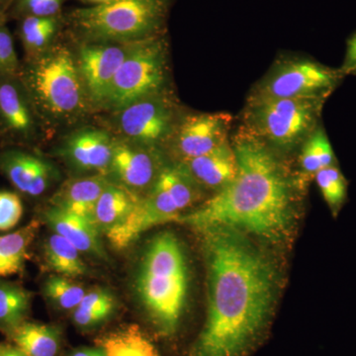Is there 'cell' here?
<instances>
[{"label":"cell","mask_w":356,"mask_h":356,"mask_svg":"<svg viewBox=\"0 0 356 356\" xmlns=\"http://www.w3.org/2000/svg\"><path fill=\"white\" fill-rule=\"evenodd\" d=\"M0 356H27L11 341H0Z\"/></svg>","instance_id":"836d02e7"},{"label":"cell","mask_w":356,"mask_h":356,"mask_svg":"<svg viewBox=\"0 0 356 356\" xmlns=\"http://www.w3.org/2000/svg\"><path fill=\"white\" fill-rule=\"evenodd\" d=\"M40 221L46 222L54 233L69 241L81 254L107 259L100 240L102 233L88 220L50 205L42 212Z\"/></svg>","instance_id":"2e32d148"},{"label":"cell","mask_w":356,"mask_h":356,"mask_svg":"<svg viewBox=\"0 0 356 356\" xmlns=\"http://www.w3.org/2000/svg\"><path fill=\"white\" fill-rule=\"evenodd\" d=\"M96 344L106 356H161L137 325H122L98 337Z\"/></svg>","instance_id":"cb8c5ba5"},{"label":"cell","mask_w":356,"mask_h":356,"mask_svg":"<svg viewBox=\"0 0 356 356\" xmlns=\"http://www.w3.org/2000/svg\"><path fill=\"white\" fill-rule=\"evenodd\" d=\"M142 198L139 194L110 180L96 204L93 215L96 228L105 236L120 228L133 214Z\"/></svg>","instance_id":"d6986e66"},{"label":"cell","mask_w":356,"mask_h":356,"mask_svg":"<svg viewBox=\"0 0 356 356\" xmlns=\"http://www.w3.org/2000/svg\"><path fill=\"white\" fill-rule=\"evenodd\" d=\"M180 163L201 188L215 193L231 184L238 173V159L231 140L210 153Z\"/></svg>","instance_id":"e0dca14e"},{"label":"cell","mask_w":356,"mask_h":356,"mask_svg":"<svg viewBox=\"0 0 356 356\" xmlns=\"http://www.w3.org/2000/svg\"><path fill=\"white\" fill-rule=\"evenodd\" d=\"M229 140L238 159L235 179L177 222L201 232L227 227L280 238L291 222L301 182L288 172L283 156L242 126Z\"/></svg>","instance_id":"7a4b0ae2"},{"label":"cell","mask_w":356,"mask_h":356,"mask_svg":"<svg viewBox=\"0 0 356 356\" xmlns=\"http://www.w3.org/2000/svg\"><path fill=\"white\" fill-rule=\"evenodd\" d=\"M7 339L27 356H58L62 331L57 325L27 320Z\"/></svg>","instance_id":"7402d4cb"},{"label":"cell","mask_w":356,"mask_h":356,"mask_svg":"<svg viewBox=\"0 0 356 356\" xmlns=\"http://www.w3.org/2000/svg\"><path fill=\"white\" fill-rule=\"evenodd\" d=\"M15 0H0V14H7Z\"/></svg>","instance_id":"d590c367"},{"label":"cell","mask_w":356,"mask_h":356,"mask_svg":"<svg viewBox=\"0 0 356 356\" xmlns=\"http://www.w3.org/2000/svg\"><path fill=\"white\" fill-rule=\"evenodd\" d=\"M42 292L47 301L58 310L72 312L88 291L74 278L54 274L44 281Z\"/></svg>","instance_id":"83f0119b"},{"label":"cell","mask_w":356,"mask_h":356,"mask_svg":"<svg viewBox=\"0 0 356 356\" xmlns=\"http://www.w3.org/2000/svg\"><path fill=\"white\" fill-rule=\"evenodd\" d=\"M116 299L104 288L86 292L79 305L72 311V322L81 330H92L106 322L116 311Z\"/></svg>","instance_id":"484cf974"},{"label":"cell","mask_w":356,"mask_h":356,"mask_svg":"<svg viewBox=\"0 0 356 356\" xmlns=\"http://www.w3.org/2000/svg\"><path fill=\"white\" fill-rule=\"evenodd\" d=\"M48 132L18 72L0 74V139L6 146L31 147Z\"/></svg>","instance_id":"30bf717a"},{"label":"cell","mask_w":356,"mask_h":356,"mask_svg":"<svg viewBox=\"0 0 356 356\" xmlns=\"http://www.w3.org/2000/svg\"><path fill=\"white\" fill-rule=\"evenodd\" d=\"M299 165L303 184L315 177L316 173L322 168L336 165V156L322 125L318 126L300 147Z\"/></svg>","instance_id":"4316f807"},{"label":"cell","mask_w":356,"mask_h":356,"mask_svg":"<svg viewBox=\"0 0 356 356\" xmlns=\"http://www.w3.org/2000/svg\"><path fill=\"white\" fill-rule=\"evenodd\" d=\"M318 187L332 213L337 214L346 200L348 181L337 165L322 168L315 175Z\"/></svg>","instance_id":"f1b7e54d"},{"label":"cell","mask_w":356,"mask_h":356,"mask_svg":"<svg viewBox=\"0 0 356 356\" xmlns=\"http://www.w3.org/2000/svg\"><path fill=\"white\" fill-rule=\"evenodd\" d=\"M0 173L18 194L31 199L44 195L58 178V170L51 161L30 147L18 146L0 149Z\"/></svg>","instance_id":"9a60e30c"},{"label":"cell","mask_w":356,"mask_h":356,"mask_svg":"<svg viewBox=\"0 0 356 356\" xmlns=\"http://www.w3.org/2000/svg\"><path fill=\"white\" fill-rule=\"evenodd\" d=\"M113 0H83V2H88V3L92 4V6H102V4L110 3Z\"/></svg>","instance_id":"8d00e7d4"},{"label":"cell","mask_w":356,"mask_h":356,"mask_svg":"<svg viewBox=\"0 0 356 356\" xmlns=\"http://www.w3.org/2000/svg\"><path fill=\"white\" fill-rule=\"evenodd\" d=\"M172 0H113L64 13L70 40L88 43H137L166 34Z\"/></svg>","instance_id":"5b68a950"},{"label":"cell","mask_w":356,"mask_h":356,"mask_svg":"<svg viewBox=\"0 0 356 356\" xmlns=\"http://www.w3.org/2000/svg\"><path fill=\"white\" fill-rule=\"evenodd\" d=\"M69 0H15L7 17L19 20L24 17H55L63 14V6ZM83 1V0H81Z\"/></svg>","instance_id":"f546056e"},{"label":"cell","mask_w":356,"mask_h":356,"mask_svg":"<svg viewBox=\"0 0 356 356\" xmlns=\"http://www.w3.org/2000/svg\"><path fill=\"white\" fill-rule=\"evenodd\" d=\"M33 293L19 283L0 278V332L7 339L29 320Z\"/></svg>","instance_id":"603a6c76"},{"label":"cell","mask_w":356,"mask_h":356,"mask_svg":"<svg viewBox=\"0 0 356 356\" xmlns=\"http://www.w3.org/2000/svg\"><path fill=\"white\" fill-rule=\"evenodd\" d=\"M116 137L108 129L83 127L70 133L57 147V156L70 170L83 175L108 177Z\"/></svg>","instance_id":"5bb4252c"},{"label":"cell","mask_w":356,"mask_h":356,"mask_svg":"<svg viewBox=\"0 0 356 356\" xmlns=\"http://www.w3.org/2000/svg\"><path fill=\"white\" fill-rule=\"evenodd\" d=\"M6 21L7 14H0V74H17L21 63Z\"/></svg>","instance_id":"1f68e13d"},{"label":"cell","mask_w":356,"mask_h":356,"mask_svg":"<svg viewBox=\"0 0 356 356\" xmlns=\"http://www.w3.org/2000/svg\"><path fill=\"white\" fill-rule=\"evenodd\" d=\"M168 53L166 34L138 43L115 76L102 110L110 113L172 88Z\"/></svg>","instance_id":"52a82bcc"},{"label":"cell","mask_w":356,"mask_h":356,"mask_svg":"<svg viewBox=\"0 0 356 356\" xmlns=\"http://www.w3.org/2000/svg\"><path fill=\"white\" fill-rule=\"evenodd\" d=\"M62 37L41 55L25 58L18 70L48 131L76 124L95 110L79 74L74 48Z\"/></svg>","instance_id":"3957f363"},{"label":"cell","mask_w":356,"mask_h":356,"mask_svg":"<svg viewBox=\"0 0 356 356\" xmlns=\"http://www.w3.org/2000/svg\"><path fill=\"white\" fill-rule=\"evenodd\" d=\"M202 234L207 318L191 356H245L268 321L275 271L241 231L215 227Z\"/></svg>","instance_id":"6da1fadb"},{"label":"cell","mask_w":356,"mask_h":356,"mask_svg":"<svg viewBox=\"0 0 356 356\" xmlns=\"http://www.w3.org/2000/svg\"><path fill=\"white\" fill-rule=\"evenodd\" d=\"M109 184V177L104 175L70 178L60 185L51 196L50 205L83 217L95 224L93 215L96 204Z\"/></svg>","instance_id":"ac0fdd59"},{"label":"cell","mask_w":356,"mask_h":356,"mask_svg":"<svg viewBox=\"0 0 356 356\" xmlns=\"http://www.w3.org/2000/svg\"><path fill=\"white\" fill-rule=\"evenodd\" d=\"M189 288L186 255L177 236L163 232L145 248L135 278V291L159 334L172 336L181 321Z\"/></svg>","instance_id":"277c9868"},{"label":"cell","mask_w":356,"mask_h":356,"mask_svg":"<svg viewBox=\"0 0 356 356\" xmlns=\"http://www.w3.org/2000/svg\"><path fill=\"white\" fill-rule=\"evenodd\" d=\"M24 213L22 199L17 192L0 191V232H8L19 224Z\"/></svg>","instance_id":"4dcf8cb0"},{"label":"cell","mask_w":356,"mask_h":356,"mask_svg":"<svg viewBox=\"0 0 356 356\" xmlns=\"http://www.w3.org/2000/svg\"><path fill=\"white\" fill-rule=\"evenodd\" d=\"M40 227L41 221L35 219L17 231L0 236V278L23 273Z\"/></svg>","instance_id":"44dd1931"},{"label":"cell","mask_w":356,"mask_h":356,"mask_svg":"<svg viewBox=\"0 0 356 356\" xmlns=\"http://www.w3.org/2000/svg\"><path fill=\"white\" fill-rule=\"evenodd\" d=\"M69 356H106L104 351L99 348H81L72 351Z\"/></svg>","instance_id":"e575fe53"},{"label":"cell","mask_w":356,"mask_h":356,"mask_svg":"<svg viewBox=\"0 0 356 356\" xmlns=\"http://www.w3.org/2000/svg\"><path fill=\"white\" fill-rule=\"evenodd\" d=\"M324 98H247L241 121L248 133L281 156L300 149L321 125Z\"/></svg>","instance_id":"8992f818"},{"label":"cell","mask_w":356,"mask_h":356,"mask_svg":"<svg viewBox=\"0 0 356 356\" xmlns=\"http://www.w3.org/2000/svg\"><path fill=\"white\" fill-rule=\"evenodd\" d=\"M233 116L224 112H184L165 147L175 163L198 158L231 138Z\"/></svg>","instance_id":"8fae6325"},{"label":"cell","mask_w":356,"mask_h":356,"mask_svg":"<svg viewBox=\"0 0 356 356\" xmlns=\"http://www.w3.org/2000/svg\"><path fill=\"white\" fill-rule=\"evenodd\" d=\"M184 112L170 88L110 112L108 130L118 139L165 151Z\"/></svg>","instance_id":"ba28073f"},{"label":"cell","mask_w":356,"mask_h":356,"mask_svg":"<svg viewBox=\"0 0 356 356\" xmlns=\"http://www.w3.org/2000/svg\"><path fill=\"white\" fill-rule=\"evenodd\" d=\"M64 13L55 17H24L18 20L17 34L26 58L41 55L51 48L64 34Z\"/></svg>","instance_id":"ffe728a7"},{"label":"cell","mask_w":356,"mask_h":356,"mask_svg":"<svg viewBox=\"0 0 356 356\" xmlns=\"http://www.w3.org/2000/svg\"><path fill=\"white\" fill-rule=\"evenodd\" d=\"M42 255L47 268L58 275L76 278L88 273L81 252L58 234L51 233L44 241Z\"/></svg>","instance_id":"d4e9b609"},{"label":"cell","mask_w":356,"mask_h":356,"mask_svg":"<svg viewBox=\"0 0 356 356\" xmlns=\"http://www.w3.org/2000/svg\"><path fill=\"white\" fill-rule=\"evenodd\" d=\"M339 69L301 56H281L254 84L248 98H324L344 79Z\"/></svg>","instance_id":"9c48e42d"},{"label":"cell","mask_w":356,"mask_h":356,"mask_svg":"<svg viewBox=\"0 0 356 356\" xmlns=\"http://www.w3.org/2000/svg\"><path fill=\"white\" fill-rule=\"evenodd\" d=\"M165 151L116 138L108 177L144 197L152 188L166 163Z\"/></svg>","instance_id":"4fadbf2b"},{"label":"cell","mask_w":356,"mask_h":356,"mask_svg":"<svg viewBox=\"0 0 356 356\" xmlns=\"http://www.w3.org/2000/svg\"><path fill=\"white\" fill-rule=\"evenodd\" d=\"M339 70L344 76H356V32L351 34L346 41V56Z\"/></svg>","instance_id":"d6a6232c"},{"label":"cell","mask_w":356,"mask_h":356,"mask_svg":"<svg viewBox=\"0 0 356 356\" xmlns=\"http://www.w3.org/2000/svg\"><path fill=\"white\" fill-rule=\"evenodd\" d=\"M72 41V40H70ZM74 51L79 74L95 110L103 103L115 76L138 43H88L74 42Z\"/></svg>","instance_id":"7c38bea8"}]
</instances>
